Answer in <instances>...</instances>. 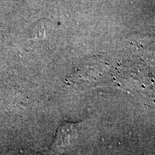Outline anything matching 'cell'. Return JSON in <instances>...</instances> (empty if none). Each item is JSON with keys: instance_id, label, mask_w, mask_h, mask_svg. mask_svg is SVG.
<instances>
[{"instance_id": "cell-1", "label": "cell", "mask_w": 155, "mask_h": 155, "mask_svg": "<svg viewBox=\"0 0 155 155\" xmlns=\"http://www.w3.org/2000/svg\"><path fill=\"white\" fill-rule=\"evenodd\" d=\"M75 131L73 125L71 124H66L62 126L58 133L56 145H58V147H68L71 144V139L74 138Z\"/></svg>"}]
</instances>
